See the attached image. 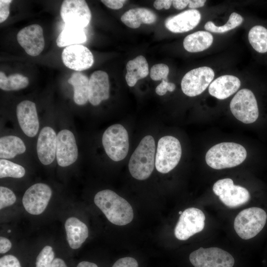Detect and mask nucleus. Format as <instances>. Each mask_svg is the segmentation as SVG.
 <instances>
[{"instance_id": "dca6fc26", "label": "nucleus", "mask_w": 267, "mask_h": 267, "mask_svg": "<svg viewBox=\"0 0 267 267\" xmlns=\"http://www.w3.org/2000/svg\"><path fill=\"white\" fill-rule=\"evenodd\" d=\"M16 115L19 125L23 133L29 137L35 136L39 129L35 103L30 100L20 102L17 105Z\"/></svg>"}, {"instance_id": "7c9ffc66", "label": "nucleus", "mask_w": 267, "mask_h": 267, "mask_svg": "<svg viewBox=\"0 0 267 267\" xmlns=\"http://www.w3.org/2000/svg\"><path fill=\"white\" fill-rule=\"evenodd\" d=\"M243 21V17L236 12L232 13L227 23L221 26H218L212 21L207 22L205 26V30L216 33H224L232 30L241 25Z\"/></svg>"}, {"instance_id": "c85d7f7f", "label": "nucleus", "mask_w": 267, "mask_h": 267, "mask_svg": "<svg viewBox=\"0 0 267 267\" xmlns=\"http://www.w3.org/2000/svg\"><path fill=\"white\" fill-rule=\"evenodd\" d=\"M249 42L252 47L260 53L267 52V29L262 25L253 27L248 33Z\"/></svg>"}, {"instance_id": "6ab92c4d", "label": "nucleus", "mask_w": 267, "mask_h": 267, "mask_svg": "<svg viewBox=\"0 0 267 267\" xmlns=\"http://www.w3.org/2000/svg\"><path fill=\"white\" fill-rule=\"evenodd\" d=\"M200 12L190 9L168 18L165 22L166 28L175 33L186 32L194 28L200 22Z\"/></svg>"}, {"instance_id": "4c0bfd02", "label": "nucleus", "mask_w": 267, "mask_h": 267, "mask_svg": "<svg viewBox=\"0 0 267 267\" xmlns=\"http://www.w3.org/2000/svg\"><path fill=\"white\" fill-rule=\"evenodd\" d=\"M175 89V84L162 80L161 83L156 88L155 91L158 95L162 96L165 94L167 91L172 92Z\"/></svg>"}, {"instance_id": "9d476101", "label": "nucleus", "mask_w": 267, "mask_h": 267, "mask_svg": "<svg viewBox=\"0 0 267 267\" xmlns=\"http://www.w3.org/2000/svg\"><path fill=\"white\" fill-rule=\"evenodd\" d=\"M205 221V215L200 209L196 208L185 209L180 215L175 228L176 237L180 240L188 239L203 229Z\"/></svg>"}, {"instance_id": "aec40b11", "label": "nucleus", "mask_w": 267, "mask_h": 267, "mask_svg": "<svg viewBox=\"0 0 267 267\" xmlns=\"http://www.w3.org/2000/svg\"><path fill=\"white\" fill-rule=\"evenodd\" d=\"M240 86L241 82L237 77L225 75L213 81L209 85L208 91L217 99H224L236 92Z\"/></svg>"}, {"instance_id": "de8ad7c7", "label": "nucleus", "mask_w": 267, "mask_h": 267, "mask_svg": "<svg viewBox=\"0 0 267 267\" xmlns=\"http://www.w3.org/2000/svg\"><path fill=\"white\" fill-rule=\"evenodd\" d=\"M77 267H98L97 266L93 263L88 261H82L79 263Z\"/></svg>"}, {"instance_id": "9b49d317", "label": "nucleus", "mask_w": 267, "mask_h": 267, "mask_svg": "<svg viewBox=\"0 0 267 267\" xmlns=\"http://www.w3.org/2000/svg\"><path fill=\"white\" fill-rule=\"evenodd\" d=\"M215 76L213 70L207 66L192 69L183 76L181 82L182 92L194 97L201 94L210 85Z\"/></svg>"}, {"instance_id": "a878e982", "label": "nucleus", "mask_w": 267, "mask_h": 267, "mask_svg": "<svg viewBox=\"0 0 267 267\" xmlns=\"http://www.w3.org/2000/svg\"><path fill=\"white\" fill-rule=\"evenodd\" d=\"M69 84L74 88V100L79 105H83L89 101L88 77L80 72L73 73L68 79Z\"/></svg>"}, {"instance_id": "f3484780", "label": "nucleus", "mask_w": 267, "mask_h": 267, "mask_svg": "<svg viewBox=\"0 0 267 267\" xmlns=\"http://www.w3.org/2000/svg\"><path fill=\"white\" fill-rule=\"evenodd\" d=\"M57 135L50 127H44L41 131L37 144L39 159L44 165L52 163L56 156Z\"/></svg>"}, {"instance_id": "79ce46f5", "label": "nucleus", "mask_w": 267, "mask_h": 267, "mask_svg": "<svg viewBox=\"0 0 267 267\" xmlns=\"http://www.w3.org/2000/svg\"><path fill=\"white\" fill-rule=\"evenodd\" d=\"M172 3L173 0H156L154 2L153 6L157 10L168 9Z\"/></svg>"}, {"instance_id": "a18cd8bd", "label": "nucleus", "mask_w": 267, "mask_h": 267, "mask_svg": "<svg viewBox=\"0 0 267 267\" xmlns=\"http://www.w3.org/2000/svg\"><path fill=\"white\" fill-rule=\"evenodd\" d=\"M206 1L205 0H190L188 6L191 9H195L203 6Z\"/></svg>"}, {"instance_id": "1a4fd4ad", "label": "nucleus", "mask_w": 267, "mask_h": 267, "mask_svg": "<svg viewBox=\"0 0 267 267\" xmlns=\"http://www.w3.org/2000/svg\"><path fill=\"white\" fill-rule=\"evenodd\" d=\"M60 15L66 26L84 29L89 24L91 14L84 0H65L62 2Z\"/></svg>"}, {"instance_id": "412c9836", "label": "nucleus", "mask_w": 267, "mask_h": 267, "mask_svg": "<svg viewBox=\"0 0 267 267\" xmlns=\"http://www.w3.org/2000/svg\"><path fill=\"white\" fill-rule=\"evenodd\" d=\"M66 239L73 249L79 248L89 236L87 225L76 217L68 218L65 222Z\"/></svg>"}, {"instance_id": "f8f14e48", "label": "nucleus", "mask_w": 267, "mask_h": 267, "mask_svg": "<svg viewBox=\"0 0 267 267\" xmlns=\"http://www.w3.org/2000/svg\"><path fill=\"white\" fill-rule=\"evenodd\" d=\"M51 195V189L47 184H34L25 191L22 198L23 205L30 214L40 215L46 209Z\"/></svg>"}, {"instance_id": "5701e85b", "label": "nucleus", "mask_w": 267, "mask_h": 267, "mask_svg": "<svg viewBox=\"0 0 267 267\" xmlns=\"http://www.w3.org/2000/svg\"><path fill=\"white\" fill-rule=\"evenodd\" d=\"M125 79L129 87H134L138 80L145 78L149 73L148 64L145 58L139 55L128 62Z\"/></svg>"}, {"instance_id": "58836bf2", "label": "nucleus", "mask_w": 267, "mask_h": 267, "mask_svg": "<svg viewBox=\"0 0 267 267\" xmlns=\"http://www.w3.org/2000/svg\"><path fill=\"white\" fill-rule=\"evenodd\" d=\"M112 267H138V266L135 259L127 257L118 260Z\"/></svg>"}, {"instance_id": "20e7f679", "label": "nucleus", "mask_w": 267, "mask_h": 267, "mask_svg": "<svg viewBox=\"0 0 267 267\" xmlns=\"http://www.w3.org/2000/svg\"><path fill=\"white\" fill-rule=\"evenodd\" d=\"M267 219L261 208L251 207L241 211L234 222V229L242 239L247 240L257 235L264 227Z\"/></svg>"}, {"instance_id": "e433bc0d", "label": "nucleus", "mask_w": 267, "mask_h": 267, "mask_svg": "<svg viewBox=\"0 0 267 267\" xmlns=\"http://www.w3.org/2000/svg\"><path fill=\"white\" fill-rule=\"evenodd\" d=\"M0 267H21V266L16 257L7 255L0 258Z\"/></svg>"}, {"instance_id": "f257e3e1", "label": "nucleus", "mask_w": 267, "mask_h": 267, "mask_svg": "<svg viewBox=\"0 0 267 267\" xmlns=\"http://www.w3.org/2000/svg\"><path fill=\"white\" fill-rule=\"evenodd\" d=\"M94 202L113 224L124 225L133 219L134 213L131 205L111 190L105 189L97 192L94 196Z\"/></svg>"}, {"instance_id": "2eb2a0df", "label": "nucleus", "mask_w": 267, "mask_h": 267, "mask_svg": "<svg viewBox=\"0 0 267 267\" xmlns=\"http://www.w3.org/2000/svg\"><path fill=\"white\" fill-rule=\"evenodd\" d=\"M19 44L25 52L32 56L39 55L44 47L43 30L38 24H33L24 27L17 35Z\"/></svg>"}, {"instance_id": "bb28decb", "label": "nucleus", "mask_w": 267, "mask_h": 267, "mask_svg": "<svg viewBox=\"0 0 267 267\" xmlns=\"http://www.w3.org/2000/svg\"><path fill=\"white\" fill-rule=\"evenodd\" d=\"M26 151L23 140L18 136L7 135L0 138V158L11 159Z\"/></svg>"}, {"instance_id": "72a5a7b5", "label": "nucleus", "mask_w": 267, "mask_h": 267, "mask_svg": "<svg viewBox=\"0 0 267 267\" xmlns=\"http://www.w3.org/2000/svg\"><path fill=\"white\" fill-rule=\"evenodd\" d=\"M169 67L165 64L154 65L150 69V76L153 81L164 80L168 81Z\"/></svg>"}, {"instance_id": "ddd939ff", "label": "nucleus", "mask_w": 267, "mask_h": 267, "mask_svg": "<svg viewBox=\"0 0 267 267\" xmlns=\"http://www.w3.org/2000/svg\"><path fill=\"white\" fill-rule=\"evenodd\" d=\"M61 58L67 67L77 71L87 70L94 63L91 52L86 46L81 44L66 46L62 52Z\"/></svg>"}, {"instance_id": "8fccbe9b", "label": "nucleus", "mask_w": 267, "mask_h": 267, "mask_svg": "<svg viewBox=\"0 0 267 267\" xmlns=\"http://www.w3.org/2000/svg\"><path fill=\"white\" fill-rule=\"evenodd\" d=\"M7 231H8V232H10V231H11V230H8Z\"/></svg>"}, {"instance_id": "473e14b6", "label": "nucleus", "mask_w": 267, "mask_h": 267, "mask_svg": "<svg viewBox=\"0 0 267 267\" xmlns=\"http://www.w3.org/2000/svg\"><path fill=\"white\" fill-rule=\"evenodd\" d=\"M54 258L52 248L48 245L44 246L37 257L36 267H51Z\"/></svg>"}, {"instance_id": "a19ab883", "label": "nucleus", "mask_w": 267, "mask_h": 267, "mask_svg": "<svg viewBox=\"0 0 267 267\" xmlns=\"http://www.w3.org/2000/svg\"><path fill=\"white\" fill-rule=\"evenodd\" d=\"M107 7L113 9H119L123 6L125 0H102L101 1Z\"/></svg>"}, {"instance_id": "49530a36", "label": "nucleus", "mask_w": 267, "mask_h": 267, "mask_svg": "<svg viewBox=\"0 0 267 267\" xmlns=\"http://www.w3.org/2000/svg\"><path fill=\"white\" fill-rule=\"evenodd\" d=\"M51 267H67L64 261L60 258H55Z\"/></svg>"}, {"instance_id": "ea45409f", "label": "nucleus", "mask_w": 267, "mask_h": 267, "mask_svg": "<svg viewBox=\"0 0 267 267\" xmlns=\"http://www.w3.org/2000/svg\"><path fill=\"white\" fill-rule=\"evenodd\" d=\"M11 0H0V23L3 22L8 18L9 14L10 3Z\"/></svg>"}, {"instance_id": "7ed1b4c3", "label": "nucleus", "mask_w": 267, "mask_h": 267, "mask_svg": "<svg viewBox=\"0 0 267 267\" xmlns=\"http://www.w3.org/2000/svg\"><path fill=\"white\" fill-rule=\"evenodd\" d=\"M247 151L241 145L230 142L217 144L206 153L207 164L213 169L220 170L235 167L246 159Z\"/></svg>"}, {"instance_id": "c756f323", "label": "nucleus", "mask_w": 267, "mask_h": 267, "mask_svg": "<svg viewBox=\"0 0 267 267\" xmlns=\"http://www.w3.org/2000/svg\"><path fill=\"white\" fill-rule=\"evenodd\" d=\"M28 78L20 74H13L6 76L2 71L0 72V88L5 91L17 90L28 86Z\"/></svg>"}, {"instance_id": "0eeeda50", "label": "nucleus", "mask_w": 267, "mask_h": 267, "mask_svg": "<svg viewBox=\"0 0 267 267\" xmlns=\"http://www.w3.org/2000/svg\"><path fill=\"white\" fill-rule=\"evenodd\" d=\"M230 109L233 116L244 124L255 122L259 117V108L253 92L247 89L239 90L230 103Z\"/></svg>"}, {"instance_id": "393cba45", "label": "nucleus", "mask_w": 267, "mask_h": 267, "mask_svg": "<svg viewBox=\"0 0 267 267\" xmlns=\"http://www.w3.org/2000/svg\"><path fill=\"white\" fill-rule=\"evenodd\" d=\"M219 198L226 206L235 208L246 203L250 198V195L246 188L233 184L226 189Z\"/></svg>"}, {"instance_id": "09e8293b", "label": "nucleus", "mask_w": 267, "mask_h": 267, "mask_svg": "<svg viewBox=\"0 0 267 267\" xmlns=\"http://www.w3.org/2000/svg\"><path fill=\"white\" fill-rule=\"evenodd\" d=\"M182 213V212H181V211L179 212V215H181Z\"/></svg>"}, {"instance_id": "2f4dec72", "label": "nucleus", "mask_w": 267, "mask_h": 267, "mask_svg": "<svg viewBox=\"0 0 267 267\" xmlns=\"http://www.w3.org/2000/svg\"><path fill=\"white\" fill-rule=\"evenodd\" d=\"M25 169L22 166L6 159H0V178L6 177L21 178L25 175Z\"/></svg>"}, {"instance_id": "4468645a", "label": "nucleus", "mask_w": 267, "mask_h": 267, "mask_svg": "<svg viewBox=\"0 0 267 267\" xmlns=\"http://www.w3.org/2000/svg\"><path fill=\"white\" fill-rule=\"evenodd\" d=\"M78 147L75 136L70 131L64 129L57 135L56 157L58 164L67 167L77 159Z\"/></svg>"}, {"instance_id": "4be33fe9", "label": "nucleus", "mask_w": 267, "mask_h": 267, "mask_svg": "<svg viewBox=\"0 0 267 267\" xmlns=\"http://www.w3.org/2000/svg\"><path fill=\"white\" fill-rule=\"evenodd\" d=\"M157 19L156 14L150 9L143 7L131 9L121 17V20L128 27L136 29L141 24H152Z\"/></svg>"}, {"instance_id": "b1692460", "label": "nucleus", "mask_w": 267, "mask_h": 267, "mask_svg": "<svg viewBox=\"0 0 267 267\" xmlns=\"http://www.w3.org/2000/svg\"><path fill=\"white\" fill-rule=\"evenodd\" d=\"M212 35L205 31H198L187 36L183 40L184 49L190 52H201L208 48L213 42Z\"/></svg>"}, {"instance_id": "c9c22d12", "label": "nucleus", "mask_w": 267, "mask_h": 267, "mask_svg": "<svg viewBox=\"0 0 267 267\" xmlns=\"http://www.w3.org/2000/svg\"><path fill=\"white\" fill-rule=\"evenodd\" d=\"M233 184V181L231 178L220 179L214 183L213 190L216 195L220 196L226 189Z\"/></svg>"}, {"instance_id": "f03ea898", "label": "nucleus", "mask_w": 267, "mask_h": 267, "mask_svg": "<svg viewBox=\"0 0 267 267\" xmlns=\"http://www.w3.org/2000/svg\"><path fill=\"white\" fill-rule=\"evenodd\" d=\"M155 150L153 137L144 136L129 160V170L133 178L142 180L150 177L155 166Z\"/></svg>"}, {"instance_id": "39448f33", "label": "nucleus", "mask_w": 267, "mask_h": 267, "mask_svg": "<svg viewBox=\"0 0 267 267\" xmlns=\"http://www.w3.org/2000/svg\"><path fill=\"white\" fill-rule=\"evenodd\" d=\"M102 143L106 153L113 161H121L128 154L129 135L126 129L120 124L111 125L105 131Z\"/></svg>"}, {"instance_id": "a211bd4d", "label": "nucleus", "mask_w": 267, "mask_h": 267, "mask_svg": "<svg viewBox=\"0 0 267 267\" xmlns=\"http://www.w3.org/2000/svg\"><path fill=\"white\" fill-rule=\"evenodd\" d=\"M108 75L104 71L97 70L90 76L89 84V101L94 106L109 98Z\"/></svg>"}, {"instance_id": "423d86ee", "label": "nucleus", "mask_w": 267, "mask_h": 267, "mask_svg": "<svg viewBox=\"0 0 267 267\" xmlns=\"http://www.w3.org/2000/svg\"><path fill=\"white\" fill-rule=\"evenodd\" d=\"M181 156V145L177 138L170 135L161 137L155 155L156 170L162 174L169 173L178 164Z\"/></svg>"}, {"instance_id": "c03bdc74", "label": "nucleus", "mask_w": 267, "mask_h": 267, "mask_svg": "<svg viewBox=\"0 0 267 267\" xmlns=\"http://www.w3.org/2000/svg\"><path fill=\"white\" fill-rule=\"evenodd\" d=\"M189 0H173V4L176 9L181 10L189 4Z\"/></svg>"}, {"instance_id": "37998d69", "label": "nucleus", "mask_w": 267, "mask_h": 267, "mask_svg": "<svg viewBox=\"0 0 267 267\" xmlns=\"http://www.w3.org/2000/svg\"><path fill=\"white\" fill-rule=\"evenodd\" d=\"M11 248V243L7 238L0 236V253L4 254L8 252Z\"/></svg>"}, {"instance_id": "f704fd0d", "label": "nucleus", "mask_w": 267, "mask_h": 267, "mask_svg": "<svg viewBox=\"0 0 267 267\" xmlns=\"http://www.w3.org/2000/svg\"><path fill=\"white\" fill-rule=\"evenodd\" d=\"M16 200L15 195L11 190L5 187H0V209L12 205Z\"/></svg>"}, {"instance_id": "cd10ccee", "label": "nucleus", "mask_w": 267, "mask_h": 267, "mask_svg": "<svg viewBox=\"0 0 267 267\" xmlns=\"http://www.w3.org/2000/svg\"><path fill=\"white\" fill-rule=\"evenodd\" d=\"M87 36L83 29L66 26L57 37L56 43L62 47L86 42Z\"/></svg>"}, {"instance_id": "6e6552de", "label": "nucleus", "mask_w": 267, "mask_h": 267, "mask_svg": "<svg viewBox=\"0 0 267 267\" xmlns=\"http://www.w3.org/2000/svg\"><path fill=\"white\" fill-rule=\"evenodd\" d=\"M189 261L195 267H233V257L227 252L217 248H200L189 255Z\"/></svg>"}]
</instances>
